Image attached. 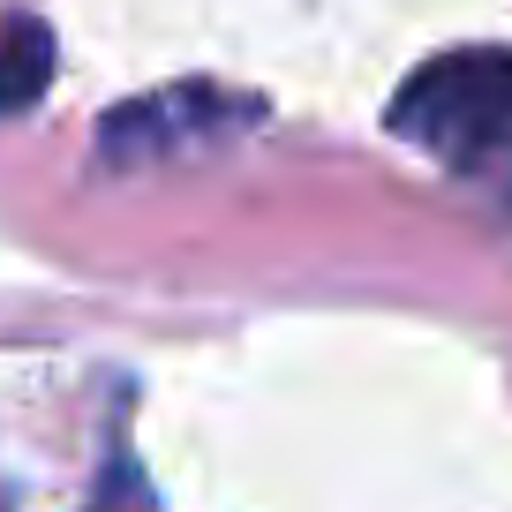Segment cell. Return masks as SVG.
Wrapping results in <instances>:
<instances>
[{
	"instance_id": "1",
	"label": "cell",
	"mask_w": 512,
	"mask_h": 512,
	"mask_svg": "<svg viewBox=\"0 0 512 512\" xmlns=\"http://www.w3.org/2000/svg\"><path fill=\"white\" fill-rule=\"evenodd\" d=\"M392 136L430 151L452 181L482 189L497 211H512V53L460 46L422 61L392 98Z\"/></svg>"
},
{
	"instance_id": "2",
	"label": "cell",
	"mask_w": 512,
	"mask_h": 512,
	"mask_svg": "<svg viewBox=\"0 0 512 512\" xmlns=\"http://www.w3.org/2000/svg\"><path fill=\"white\" fill-rule=\"evenodd\" d=\"M241 121H256V98L211 91V83H174V91L128 98L98 128V159L106 166H151V159H174L189 144H219L226 128H241Z\"/></svg>"
},
{
	"instance_id": "3",
	"label": "cell",
	"mask_w": 512,
	"mask_h": 512,
	"mask_svg": "<svg viewBox=\"0 0 512 512\" xmlns=\"http://www.w3.org/2000/svg\"><path fill=\"white\" fill-rule=\"evenodd\" d=\"M53 83V31L38 16H8L0 23V113L38 106Z\"/></svg>"
}]
</instances>
